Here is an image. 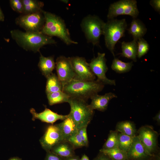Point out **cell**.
Listing matches in <instances>:
<instances>
[{
  "instance_id": "obj_14",
  "label": "cell",
  "mask_w": 160,
  "mask_h": 160,
  "mask_svg": "<svg viewBox=\"0 0 160 160\" xmlns=\"http://www.w3.org/2000/svg\"><path fill=\"white\" fill-rule=\"evenodd\" d=\"M127 153L128 160H149L155 157L148 154L137 135L134 137L132 143Z\"/></svg>"
},
{
  "instance_id": "obj_37",
  "label": "cell",
  "mask_w": 160,
  "mask_h": 160,
  "mask_svg": "<svg viewBox=\"0 0 160 160\" xmlns=\"http://www.w3.org/2000/svg\"><path fill=\"white\" fill-rule=\"evenodd\" d=\"M64 160H80L79 156L75 155L64 159Z\"/></svg>"
},
{
  "instance_id": "obj_38",
  "label": "cell",
  "mask_w": 160,
  "mask_h": 160,
  "mask_svg": "<svg viewBox=\"0 0 160 160\" xmlns=\"http://www.w3.org/2000/svg\"><path fill=\"white\" fill-rule=\"evenodd\" d=\"M153 119L157 121L159 124H160V111L156 114L153 118Z\"/></svg>"
},
{
  "instance_id": "obj_20",
  "label": "cell",
  "mask_w": 160,
  "mask_h": 160,
  "mask_svg": "<svg viewBox=\"0 0 160 160\" xmlns=\"http://www.w3.org/2000/svg\"><path fill=\"white\" fill-rule=\"evenodd\" d=\"M122 52L119 54L124 57L137 61V41L133 40L131 41H123L121 43Z\"/></svg>"
},
{
  "instance_id": "obj_17",
  "label": "cell",
  "mask_w": 160,
  "mask_h": 160,
  "mask_svg": "<svg viewBox=\"0 0 160 160\" xmlns=\"http://www.w3.org/2000/svg\"><path fill=\"white\" fill-rule=\"evenodd\" d=\"M57 125L65 140H67L69 138L78 132V129L75 122L69 114L65 119Z\"/></svg>"
},
{
  "instance_id": "obj_40",
  "label": "cell",
  "mask_w": 160,
  "mask_h": 160,
  "mask_svg": "<svg viewBox=\"0 0 160 160\" xmlns=\"http://www.w3.org/2000/svg\"><path fill=\"white\" fill-rule=\"evenodd\" d=\"M80 160H90L88 157L85 154L82 155Z\"/></svg>"
},
{
  "instance_id": "obj_27",
  "label": "cell",
  "mask_w": 160,
  "mask_h": 160,
  "mask_svg": "<svg viewBox=\"0 0 160 160\" xmlns=\"http://www.w3.org/2000/svg\"><path fill=\"white\" fill-rule=\"evenodd\" d=\"M133 65L132 61L124 62L115 57L113 60L111 67L116 72L121 73L129 71Z\"/></svg>"
},
{
  "instance_id": "obj_36",
  "label": "cell",
  "mask_w": 160,
  "mask_h": 160,
  "mask_svg": "<svg viewBox=\"0 0 160 160\" xmlns=\"http://www.w3.org/2000/svg\"><path fill=\"white\" fill-rule=\"evenodd\" d=\"M93 160H113L104 153L100 152L99 153Z\"/></svg>"
},
{
  "instance_id": "obj_30",
  "label": "cell",
  "mask_w": 160,
  "mask_h": 160,
  "mask_svg": "<svg viewBox=\"0 0 160 160\" xmlns=\"http://www.w3.org/2000/svg\"><path fill=\"white\" fill-rule=\"evenodd\" d=\"M137 57L140 58L146 54L148 51L150 46L147 41L143 38L137 41Z\"/></svg>"
},
{
  "instance_id": "obj_18",
  "label": "cell",
  "mask_w": 160,
  "mask_h": 160,
  "mask_svg": "<svg viewBox=\"0 0 160 160\" xmlns=\"http://www.w3.org/2000/svg\"><path fill=\"white\" fill-rule=\"evenodd\" d=\"M73 146L67 140H63L54 146L50 151L65 159L75 155Z\"/></svg>"
},
{
  "instance_id": "obj_39",
  "label": "cell",
  "mask_w": 160,
  "mask_h": 160,
  "mask_svg": "<svg viewBox=\"0 0 160 160\" xmlns=\"http://www.w3.org/2000/svg\"><path fill=\"white\" fill-rule=\"evenodd\" d=\"M4 20V15L0 7V21H3Z\"/></svg>"
},
{
  "instance_id": "obj_24",
  "label": "cell",
  "mask_w": 160,
  "mask_h": 160,
  "mask_svg": "<svg viewBox=\"0 0 160 160\" xmlns=\"http://www.w3.org/2000/svg\"><path fill=\"white\" fill-rule=\"evenodd\" d=\"M23 12L22 14H27L42 11L44 3L36 0H22Z\"/></svg>"
},
{
  "instance_id": "obj_5",
  "label": "cell",
  "mask_w": 160,
  "mask_h": 160,
  "mask_svg": "<svg viewBox=\"0 0 160 160\" xmlns=\"http://www.w3.org/2000/svg\"><path fill=\"white\" fill-rule=\"evenodd\" d=\"M127 28L125 19L108 20L105 23L103 34L106 48L115 57L114 49L115 45L119 40L123 37Z\"/></svg>"
},
{
  "instance_id": "obj_42",
  "label": "cell",
  "mask_w": 160,
  "mask_h": 160,
  "mask_svg": "<svg viewBox=\"0 0 160 160\" xmlns=\"http://www.w3.org/2000/svg\"><path fill=\"white\" fill-rule=\"evenodd\" d=\"M9 160H21V159L19 158L14 157L11 158Z\"/></svg>"
},
{
  "instance_id": "obj_6",
  "label": "cell",
  "mask_w": 160,
  "mask_h": 160,
  "mask_svg": "<svg viewBox=\"0 0 160 160\" xmlns=\"http://www.w3.org/2000/svg\"><path fill=\"white\" fill-rule=\"evenodd\" d=\"M105 24L103 20L95 15H87L82 19L80 26L88 42L94 46L98 45Z\"/></svg>"
},
{
  "instance_id": "obj_16",
  "label": "cell",
  "mask_w": 160,
  "mask_h": 160,
  "mask_svg": "<svg viewBox=\"0 0 160 160\" xmlns=\"http://www.w3.org/2000/svg\"><path fill=\"white\" fill-rule=\"evenodd\" d=\"M117 97L116 95L112 92H109L103 95L97 94L91 98L89 105L93 110L104 111L107 108L110 101L112 99Z\"/></svg>"
},
{
  "instance_id": "obj_22",
  "label": "cell",
  "mask_w": 160,
  "mask_h": 160,
  "mask_svg": "<svg viewBox=\"0 0 160 160\" xmlns=\"http://www.w3.org/2000/svg\"><path fill=\"white\" fill-rule=\"evenodd\" d=\"M46 78V94L59 91H63V85L55 73H52Z\"/></svg>"
},
{
  "instance_id": "obj_3",
  "label": "cell",
  "mask_w": 160,
  "mask_h": 160,
  "mask_svg": "<svg viewBox=\"0 0 160 160\" xmlns=\"http://www.w3.org/2000/svg\"><path fill=\"white\" fill-rule=\"evenodd\" d=\"M45 23L41 32L52 37H58L67 45L77 44L78 43L71 38L68 29L63 20L59 16L43 10Z\"/></svg>"
},
{
  "instance_id": "obj_29",
  "label": "cell",
  "mask_w": 160,
  "mask_h": 160,
  "mask_svg": "<svg viewBox=\"0 0 160 160\" xmlns=\"http://www.w3.org/2000/svg\"><path fill=\"white\" fill-rule=\"evenodd\" d=\"M118 133L116 131H110L108 138L103 144L102 149H109L118 147Z\"/></svg>"
},
{
  "instance_id": "obj_19",
  "label": "cell",
  "mask_w": 160,
  "mask_h": 160,
  "mask_svg": "<svg viewBox=\"0 0 160 160\" xmlns=\"http://www.w3.org/2000/svg\"><path fill=\"white\" fill-rule=\"evenodd\" d=\"M128 33L132 36L133 40L137 41L142 38L147 32L145 25L139 19H133L129 28L127 29Z\"/></svg>"
},
{
  "instance_id": "obj_11",
  "label": "cell",
  "mask_w": 160,
  "mask_h": 160,
  "mask_svg": "<svg viewBox=\"0 0 160 160\" xmlns=\"http://www.w3.org/2000/svg\"><path fill=\"white\" fill-rule=\"evenodd\" d=\"M70 58L75 74L73 79L81 81L95 80L96 76L84 58L74 56Z\"/></svg>"
},
{
  "instance_id": "obj_1",
  "label": "cell",
  "mask_w": 160,
  "mask_h": 160,
  "mask_svg": "<svg viewBox=\"0 0 160 160\" xmlns=\"http://www.w3.org/2000/svg\"><path fill=\"white\" fill-rule=\"evenodd\" d=\"M12 39L20 47L26 50L34 52L39 51L43 46L55 44L56 41L52 37L38 32H23L19 30H13L10 31Z\"/></svg>"
},
{
  "instance_id": "obj_43",
  "label": "cell",
  "mask_w": 160,
  "mask_h": 160,
  "mask_svg": "<svg viewBox=\"0 0 160 160\" xmlns=\"http://www.w3.org/2000/svg\"><path fill=\"white\" fill-rule=\"evenodd\" d=\"M61 1L66 4L68 3V0H61Z\"/></svg>"
},
{
  "instance_id": "obj_2",
  "label": "cell",
  "mask_w": 160,
  "mask_h": 160,
  "mask_svg": "<svg viewBox=\"0 0 160 160\" xmlns=\"http://www.w3.org/2000/svg\"><path fill=\"white\" fill-rule=\"evenodd\" d=\"M104 85L96 80L81 81L73 79L63 85V91L71 97L87 101L101 91Z\"/></svg>"
},
{
  "instance_id": "obj_32",
  "label": "cell",
  "mask_w": 160,
  "mask_h": 160,
  "mask_svg": "<svg viewBox=\"0 0 160 160\" xmlns=\"http://www.w3.org/2000/svg\"><path fill=\"white\" fill-rule=\"evenodd\" d=\"M9 2L11 8L14 11L23 14V4L22 0H10Z\"/></svg>"
},
{
  "instance_id": "obj_28",
  "label": "cell",
  "mask_w": 160,
  "mask_h": 160,
  "mask_svg": "<svg viewBox=\"0 0 160 160\" xmlns=\"http://www.w3.org/2000/svg\"><path fill=\"white\" fill-rule=\"evenodd\" d=\"M134 137L123 133H118V147L120 149L127 152L132 143Z\"/></svg>"
},
{
  "instance_id": "obj_4",
  "label": "cell",
  "mask_w": 160,
  "mask_h": 160,
  "mask_svg": "<svg viewBox=\"0 0 160 160\" xmlns=\"http://www.w3.org/2000/svg\"><path fill=\"white\" fill-rule=\"evenodd\" d=\"M68 103L70 106L69 115L75 122L78 129L87 127L94 114V110L89 104L82 99L71 97Z\"/></svg>"
},
{
  "instance_id": "obj_9",
  "label": "cell",
  "mask_w": 160,
  "mask_h": 160,
  "mask_svg": "<svg viewBox=\"0 0 160 160\" xmlns=\"http://www.w3.org/2000/svg\"><path fill=\"white\" fill-rule=\"evenodd\" d=\"M137 135L148 154L154 157L157 148L158 134L151 126L145 125L140 127L137 131Z\"/></svg>"
},
{
  "instance_id": "obj_44",
  "label": "cell",
  "mask_w": 160,
  "mask_h": 160,
  "mask_svg": "<svg viewBox=\"0 0 160 160\" xmlns=\"http://www.w3.org/2000/svg\"><path fill=\"white\" fill-rule=\"evenodd\" d=\"M155 157H153V158H152L151 159H150V160H153V159Z\"/></svg>"
},
{
  "instance_id": "obj_23",
  "label": "cell",
  "mask_w": 160,
  "mask_h": 160,
  "mask_svg": "<svg viewBox=\"0 0 160 160\" xmlns=\"http://www.w3.org/2000/svg\"><path fill=\"white\" fill-rule=\"evenodd\" d=\"M116 130L119 132L132 137L136 136L137 132L134 123L129 121L119 122L116 125Z\"/></svg>"
},
{
  "instance_id": "obj_25",
  "label": "cell",
  "mask_w": 160,
  "mask_h": 160,
  "mask_svg": "<svg viewBox=\"0 0 160 160\" xmlns=\"http://www.w3.org/2000/svg\"><path fill=\"white\" fill-rule=\"evenodd\" d=\"M49 104H55L67 102L70 97L63 91H59L47 94Z\"/></svg>"
},
{
  "instance_id": "obj_31",
  "label": "cell",
  "mask_w": 160,
  "mask_h": 160,
  "mask_svg": "<svg viewBox=\"0 0 160 160\" xmlns=\"http://www.w3.org/2000/svg\"><path fill=\"white\" fill-rule=\"evenodd\" d=\"M67 141L75 149L84 147V143L78 132L69 138Z\"/></svg>"
},
{
  "instance_id": "obj_26",
  "label": "cell",
  "mask_w": 160,
  "mask_h": 160,
  "mask_svg": "<svg viewBox=\"0 0 160 160\" xmlns=\"http://www.w3.org/2000/svg\"><path fill=\"white\" fill-rule=\"evenodd\" d=\"M100 152L107 155L113 160H128L127 152L118 148L109 149L102 148Z\"/></svg>"
},
{
  "instance_id": "obj_35",
  "label": "cell",
  "mask_w": 160,
  "mask_h": 160,
  "mask_svg": "<svg viewBox=\"0 0 160 160\" xmlns=\"http://www.w3.org/2000/svg\"><path fill=\"white\" fill-rule=\"evenodd\" d=\"M150 4L153 8L155 11L160 13V0H151L150 2Z\"/></svg>"
},
{
  "instance_id": "obj_10",
  "label": "cell",
  "mask_w": 160,
  "mask_h": 160,
  "mask_svg": "<svg viewBox=\"0 0 160 160\" xmlns=\"http://www.w3.org/2000/svg\"><path fill=\"white\" fill-rule=\"evenodd\" d=\"M106 62L105 53L98 52L97 57H94L88 64L92 71L97 77V81L104 85L115 86V81L109 79L106 76V73L108 69Z\"/></svg>"
},
{
  "instance_id": "obj_21",
  "label": "cell",
  "mask_w": 160,
  "mask_h": 160,
  "mask_svg": "<svg viewBox=\"0 0 160 160\" xmlns=\"http://www.w3.org/2000/svg\"><path fill=\"white\" fill-rule=\"evenodd\" d=\"M38 65L42 74L46 78L52 73L55 68L54 56L46 57L41 54Z\"/></svg>"
},
{
  "instance_id": "obj_33",
  "label": "cell",
  "mask_w": 160,
  "mask_h": 160,
  "mask_svg": "<svg viewBox=\"0 0 160 160\" xmlns=\"http://www.w3.org/2000/svg\"><path fill=\"white\" fill-rule=\"evenodd\" d=\"M87 126L78 129V132L84 143V147H87L89 141L87 132Z\"/></svg>"
},
{
  "instance_id": "obj_8",
  "label": "cell",
  "mask_w": 160,
  "mask_h": 160,
  "mask_svg": "<svg viewBox=\"0 0 160 160\" xmlns=\"http://www.w3.org/2000/svg\"><path fill=\"white\" fill-rule=\"evenodd\" d=\"M42 11L33 13L22 14L16 19L15 23L26 32H40L45 23Z\"/></svg>"
},
{
  "instance_id": "obj_15",
  "label": "cell",
  "mask_w": 160,
  "mask_h": 160,
  "mask_svg": "<svg viewBox=\"0 0 160 160\" xmlns=\"http://www.w3.org/2000/svg\"><path fill=\"white\" fill-rule=\"evenodd\" d=\"M30 112L32 115L33 121L36 119H39L42 122L52 124L58 120H63L68 116V114H59L47 108L39 113L36 112L33 108L30 109Z\"/></svg>"
},
{
  "instance_id": "obj_7",
  "label": "cell",
  "mask_w": 160,
  "mask_h": 160,
  "mask_svg": "<svg viewBox=\"0 0 160 160\" xmlns=\"http://www.w3.org/2000/svg\"><path fill=\"white\" fill-rule=\"evenodd\" d=\"M139 13L136 0H121L111 4L107 17L110 20L118 16L127 15L135 19Z\"/></svg>"
},
{
  "instance_id": "obj_41",
  "label": "cell",
  "mask_w": 160,
  "mask_h": 160,
  "mask_svg": "<svg viewBox=\"0 0 160 160\" xmlns=\"http://www.w3.org/2000/svg\"><path fill=\"white\" fill-rule=\"evenodd\" d=\"M156 160H160V156L159 153H158L155 156Z\"/></svg>"
},
{
  "instance_id": "obj_34",
  "label": "cell",
  "mask_w": 160,
  "mask_h": 160,
  "mask_svg": "<svg viewBox=\"0 0 160 160\" xmlns=\"http://www.w3.org/2000/svg\"><path fill=\"white\" fill-rule=\"evenodd\" d=\"M44 160H64V159L51 151H49L47 152Z\"/></svg>"
},
{
  "instance_id": "obj_12",
  "label": "cell",
  "mask_w": 160,
  "mask_h": 160,
  "mask_svg": "<svg viewBox=\"0 0 160 160\" xmlns=\"http://www.w3.org/2000/svg\"><path fill=\"white\" fill-rule=\"evenodd\" d=\"M64 140L57 124H52L47 127L39 142L42 148L47 152L50 151L54 146Z\"/></svg>"
},
{
  "instance_id": "obj_13",
  "label": "cell",
  "mask_w": 160,
  "mask_h": 160,
  "mask_svg": "<svg viewBox=\"0 0 160 160\" xmlns=\"http://www.w3.org/2000/svg\"><path fill=\"white\" fill-rule=\"evenodd\" d=\"M57 76L63 85L73 79L75 74L70 57H58L55 62Z\"/></svg>"
}]
</instances>
